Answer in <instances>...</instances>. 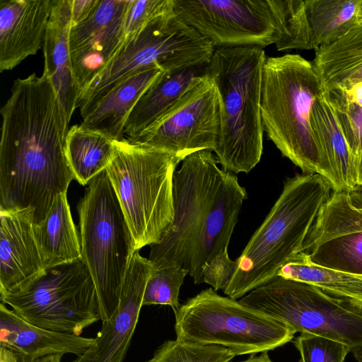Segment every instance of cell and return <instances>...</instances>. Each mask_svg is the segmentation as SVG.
<instances>
[{"mask_svg":"<svg viewBox=\"0 0 362 362\" xmlns=\"http://www.w3.org/2000/svg\"><path fill=\"white\" fill-rule=\"evenodd\" d=\"M0 112V209H30L40 225L74 179L59 96L45 74L33 73L13 82Z\"/></svg>","mask_w":362,"mask_h":362,"instance_id":"cell-1","label":"cell"},{"mask_svg":"<svg viewBox=\"0 0 362 362\" xmlns=\"http://www.w3.org/2000/svg\"><path fill=\"white\" fill-rule=\"evenodd\" d=\"M181 163L173 176V221L160 243L151 245L148 259L153 269L182 267L198 284L204 266L228 251L247 196L234 173L218 167L211 151L193 153Z\"/></svg>","mask_w":362,"mask_h":362,"instance_id":"cell-2","label":"cell"},{"mask_svg":"<svg viewBox=\"0 0 362 362\" xmlns=\"http://www.w3.org/2000/svg\"><path fill=\"white\" fill-rule=\"evenodd\" d=\"M323 90L313 62L300 55L266 57L260 100L264 132L303 173L321 175L337 191L339 185L312 119L313 105Z\"/></svg>","mask_w":362,"mask_h":362,"instance_id":"cell-3","label":"cell"},{"mask_svg":"<svg viewBox=\"0 0 362 362\" xmlns=\"http://www.w3.org/2000/svg\"><path fill=\"white\" fill-rule=\"evenodd\" d=\"M332 190L330 183L316 173L287 178L279 199L236 259L238 269L223 293L234 300L241 298L276 276L301 252Z\"/></svg>","mask_w":362,"mask_h":362,"instance_id":"cell-4","label":"cell"},{"mask_svg":"<svg viewBox=\"0 0 362 362\" xmlns=\"http://www.w3.org/2000/svg\"><path fill=\"white\" fill-rule=\"evenodd\" d=\"M265 59L259 47H219L206 65L221 110V134L214 153L222 169L234 174L249 173L262 155L260 100Z\"/></svg>","mask_w":362,"mask_h":362,"instance_id":"cell-5","label":"cell"},{"mask_svg":"<svg viewBox=\"0 0 362 362\" xmlns=\"http://www.w3.org/2000/svg\"><path fill=\"white\" fill-rule=\"evenodd\" d=\"M105 170L134 242L135 250L160 243L174 216L173 176L182 160L163 150L115 140Z\"/></svg>","mask_w":362,"mask_h":362,"instance_id":"cell-6","label":"cell"},{"mask_svg":"<svg viewBox=\"0 0 362 362\" xmlns=\"http://www.w3.org/2000/svg\"><path fill=\"white\" fill-rule=\"evenodd\" d=\"M78 211L81 259L95 286L101 320L107 321L118 307L124 279L136 250L105 170L89 182Z\"/></svg>","mask_w":362,"mask_h":362,"instance_id":"cell-7","label":"cell"},{"mask_svg":"<svg viewBox=\"0 0 362 362\" xmlns=\"http://www.w3.org/2000/svg\"><path fill=\"white\" fill-rule=\"evenodd\" d=\"M213 44L172 11L148 23L134 37L124 40L106 66L81 95L82 117L116 85L129 76L159 69L173 74L209 63Z\"/></svg>","mask_w":362,"mask_h":362,"instance_id":"cell-8","label":"cell"},{"mask_svg":"<svg viewBox=\"0 0 362 362\" xmlns=\"http://www.w3.org/2000/svg\"><path fill=\"white\" fill-rule=\"evenodd\" d=\"M175 315L177 339L223 346L235 356L272 350L291 341L296 333L286 323L211 288L188 299Z\"/></svg>","mask_w":362,"mask_h":362,"instance_id":"cell-9","label":"cell"},{"mask_svg":"<svg viewBox=\"0 0 362 362\" xmlns=\"http://www.w3.org/2000/svg\"><path fill=\"white\" fill-rule=\"evenodd\" d=\"M0 299L25 321L54 332L79 336L101 320L95 286L82 259L46 269L23 290Z\"/></svg>","mask_w":362,"mask_h":362,"instance_id":"cell-10","label":"cell"},{"mask_svg":"<svg viewBox=\"0 0 362 362\" xmlns=\"http://www.w3.org/2000/svg\"><path fill=\"white\" fill-rule=\"evenodd\" d=\"M239 302L296 332L329 338L351 349L362 347V315L313 285L276 276Z\"/></svg>","mask_w":362,"mask_h":362,"instance_id":"cell-11","label":"cell"},{"mask_svg":"<svg viewBox=\"0 0 362 362\" xmlns=\"http://www.w3.org/2000/svg\"><path fill=\"white\" fill-rule=\"evenodd\" d=\"M221 134L220 97L206 74L133 143L170 153L182 160L203 150L215 151Z\"/></svg>","mask_w":362,"mask_h":362,"instance_id":"cell-12","label":"cell"},{"mask_svg":"<svg viewBox=\"0 0 362 362\" xmlns=\"http://www.w3.org/2000/svg\"><path fill=\"white\" fill-rule=\"evenodd\" d=\"M174 11L215 48L264 49L279 40L269 0H174Z\"/></svg>","mask_w":362,"mask_h":362,"instance_id":"cell-13","label":"cell"},{"mask_svg":"<svg viewBox=\"0 0 362 362\" xmlns=\"http://www.w3.org/2000/svg\"><path fill=\"white\" fill-rule=\"evenodd\" d=\"M315 264L362 276V190L333 191L300 253Z\"/></svg>","mask_w":362,"mask_h":362,"instance_id":"cell-14","label":"cell"},{"mask_svg":"<svg viewBox=\"0 0 362 362\" xmlns=\"http://www.w3.org/2000/svg\"><path fill=\"white\" fill-rule=\"evenodd\" d=\"M130 2L100 0L88 19L71 25L69 53L80 97L122 45L124 18Z\"/></svg>","mask_w":362,"mask_h":362,"instance_id":"cell-15","label":"cell"},{"mask_svg":"<svg viewBox=\"0 0 362 362\" xmlns=\"http://www.w3.org/2000/svg\"><path fill=\"white\" fill-rule=\"evenodd\" d=\"M148 259L136 251L122 284L119 303L91 346L73 362H123L143 306L147 281L153 271Z\"/></svg>","mask_w":362,"mask_h":362,"instance_id":"cell-16","label":"cell"},{"mask_svg":"<svg viewBox=\"0 0 362 362\" xmlns=\"http://www.w3.org/2000/svg\"><path fill=\"white\" fill-rule=\"evenodd\" d=\"M0 295L23 290L45 272L30 209H0Z\"/></svg>","mask_w":362,"mask_h":362,"instance_id":"cell-17","label":"cell"},{"mask_svg":"<svg viewBox=\"0 0 362 362\" xmlns=\"http://www.w3.org/2000/svg\"><path fill=\"white\" fill-rule=\"evenodd\" d=\"M54 0L0 1V71L15 68L42 47Z\"/></svg>","mask_w":362,"mask_h":362,"instance_id":"cell-18","label":"cell"},{"mask_svg":"<svg viewBox=\"0 0 362 362\" xmlns=\"http://www.w3.org/2000/svg\"><path fill=\"white\" fill-rule=\"evenodd\" d=\"M94 338L54 332L34 325L0 304V346L16 356L18 362H34L54 354H83Z\"/></svg>","mask_w":362,"mask_h":362,"instance_id":"cell-19","label":"cell"},{"mask_svg":"<svg viewBox=\"0 0 362 362\" xmlns=\"http://www.w3.org/2000/svg\"><path fill=\"white\" fill-rule=\"evenodd\" d=\"M71 27V0H54L42 45V74L48 77L59 96L68 126L80 97L69 53Z\"/></svg>","mask_w":362,"mask_h":362,"instance_id":"cell-20","label":"cell"},{"mask_svg":"<svg viewBox=\"0 0 362 362\" xmlns=\"http://www.w3.org/2000/svg\"><path fill=\"white\" fill-rule=\"evenodd\" d=\"M163 73L152 69L132 74L113 87L86 115L81 126L114 140L123 139L127 119L146 90Z\"/></svg>","mask_w":362,"mask_h":362,"instance_id":"cell-21","label":"cell"},{"mask_svg":"<svg viewBox=\"0 0 362 362\" xmlns=\"http://www.w3.org/2000/svg\"><path fill=\"white\" fill-rule=\"evenodd\" d=\"M206 65L162 73L136 103L125 124L124 135L133 139L158 120L206 74Z\"/></svg>","mask_w":362,"mask_h":362,"instance_id":"cell-22","label":"cell"},{"mask_svg":"<svg viewBox=\"0 0 362 362\" xmlns=\"http://www.w3.org/2000/svg\"><path fill=\"white\" fill-rule=\"evenodd\" d=\"M313 64L328 92L361 82L362 23L337 41L316 49Z\"/></svg>","mask_w":362,"mask_h":362,"instance_id":"cell-23","label":"cell"},{"mask_svg":"<svg viewBox=\"0 0 362 362\" xmlns=\"http://www.w3.org/2000/svg\"><path fill=\"white\" fill-rule=\"evenodd\" d=\"M315 133L329 160L339 189L352 190L357 186V160L351 153L324 90L312 108Z\"/></svg>","mask_w":362,"mask_h":362,"instance_id":"cell-24","label":"cell"},{"mask_svg":"<svg viewBox=\"0 0 362 362\" xmlns=\"http://www.w3.org/2000/svg\"><path fill=\"white\" fill-rule=\"evenodd\" d=\"M34 232L45 269L81 259V242L67 192L56 198L45 221L34 225Z\"/></svg>","mask_w":362,"mask_h":362,"instance_id":"cell-25","label":"cell"},{"mask_svg":"<svg viewBox=\"0 0 362 362\" xmlns=\"http://www.w3.org/2000/svg\"><path fill=\"white\" fill-rule=\"evenodd\" d=\"M114 139L81 125L69 129L65 153L74 179L86 185L105 170L115 152Z\"/></svg>","mask_w":362,"mask_h":362,"instance_id":"cell-26","label":"cell"},{"mask_svg":"<svg viewBox=\"0 0 362 362\" xmlns=\"http://www.w3.org/2000/svg\"><path fill=\"white\" fill-rule=\"evenodd\" d=\"M361 0H305L314 49L328 45L362 23Z\"/></svg>","mask_w":362,"mask_h":362,"instance_id":"cell-27","label":"cell"},{"mask_svg":"<svg viewBox=\"0 0 362 362\" xmlns=\"http://www.w3.org/2000/svg\"><path fill=\"white\" fill-rule=\"evenodd\" d=\"M277 276L316 286L332 296L362 302V277L319 266L300 253Z\"/></svg>","mask_w":362,"mask_h":362,"instance_id":"cell-28","label":"cell"},{"mask_svg":"<svg viewBox=\"0 0 362 362\" xmlns=\"http://www.w3.org/2000/svg\"><path fill=\"white\" fill-rule=\"evenodd\" d=\"M275 16L279 40L278 51L313 49L310 27L303 0H269Z\"/></svg>","mask_w":362,"mask_h":362,"instance_id":"cell-29","label":"cell"},{"mask_svg":"<svg viewBox=\"0 0 362 362\" xmlns=\"http://www.w3.org/2000/svg\"><path fill=\"white\" fill-rule=\"evenodd\" d=\"M235 356L229 349L182 341L168 340L146 362H230Z\"/></svg>","mask_w":362,"mask_h":362,"instance_id":"cell-30","label":"cell"},{"mask_svg":"<svg viewBox=\"0 0 362 362\" xmlns=\"http://www.w3.org/2000/svg\"><path fill=\"white\" fill-rule=\"evenodd\" d=\"M189 272L179 266L153 269L147 281L143 305H170L175 313L180 307V289Z\"/></svg>","mask_w":362,"mask_h":362,"instance_id":"cell-31","label":"cell"},{"mask_svg":"<svg viewBox=\"0 0 362 362\" xmlns=\"http://www.w3.org/2000/svg\"><path fill=\"white\" fill-rule=\"evenodd\" d=\"M327 93L339 126L357 160L362 151V106L346 100L337 91Z\"/></svg>","mask_w":362,"mask_h":362,"instance_id":"cell-32","label":"cell"},{"mask_svg":"<svg viewBox=\"0 0 362 362\" xmlns=\"http://www.w3.org/2000/svg\"><path fill=\"white\" fill-rule=\"evenodd\" d=\"M294 344L300 353L299 362H344L351 351L342 342L309 333H300Z\"/></svg>","mask_w":362,"mask_h":362,"instance_id":"cell-33","label":"cell"},{"mask_svg":"<svg viewBox=\"0 0 362 362\" xmlns=\"http://www.w3.org/2000/svg\"><path fill=\"white\" fill-rule=\"evenodd\" d=\"M173 10L174 0H131L124 18V40L134 37L152 21Z\"/></svg>","mask_w":362,"mask_h":362,"instance_id":"cell-34","label":"cell"},{"mask_svg":"<svg viewBox=\"0 0 362 362\" xmlns=\"http://www.w3.org/2000/svg\"><path fill=\"white\" fill-rule=\"evenodd\" d=\"M237 269V261L230 259L228 251L220 252L204 266L202 283L211 285L215 291L224 290Z\"/></svg>","mask_w":362,"mask_h":362,"instance_id":"cell-35","label":"cell"},{"mask_svg":"<svg viewBox=\"0 0 362 362\" xmlns=\"http://www.w3.org/2000/svg\"><path fill=\"white\" fill-rule=\"evenodd\" d=\"M100 0H71V25H78L88 19Z\"/></svg>","mask_w":362,"mask_h":362,"instance_id":"cell-36","label":"cell"},{"mask_svg":"<svg viewBox=\"0 0 362 362\" xmlns=\"http://www.w3.org/2000/svg\"><path fill=\"white\" fill-rule=\"evenodd\" d=\"M337 91L346 100L362 106V81Z\"/></svg>","mask_w":362,"mask_h":362,"instance_id":"cell-37","label":"cell"},{"mask_svg":"<svg viewBox=\"0 0 362 362\" xmlns=\"http://www.w3.org/2000/svg\"><path fill=\"white\" fill-rule=\"evenodd\" d=\"M337 298L341 304L344 305L346 308L351 309L355 312H357L362 315V302L347 299L344 298H340L337 296H334Z\"/></svg>","mask_w":362,"mask_h":362,"instance_id":"cell-38","label":"cell"},{"mask_svg":"<svg viewBox=\"0 0 362 362\" xmlns=\"http://www.w3.org/2000/svg\"><path fill=\"white\" fill-rule=\"evenodd\" d=\"M0 362H18V361L13 352L0 346Z\"/></svg>","mask_w":362,"mask_h":362,"instance_id":"cell-39","label":"cell"},{"mask_svg":"<svg viewBox=\"0 0 362 362\" xmlns=\"http://www.w3.org/2000/svg\"><path fill=\"white\" fill-rule=\"evenodd\" d=\"M239 362H272L270 359L268 351L262 352L261 355L258 356H255L254 354H252L250 357L247 359L239 361Z\"/></svg>","mask_w":362,"mask_h":362,"instance_id":"cell-40","label":"cell"},{"mask_svg":"<svg viewBox=\"0 0 362 362\" xmlns=\"http://www.w3.org/2000/svg\"><path fill=\"white\" fill-rule=\"evenodd\" d=\"M357 186L362 190V151L357 158Z\"/></svg>","mask_w":362,"mask_h":362,"instance_id":"cell-41","label":"cell"},{"mask_svg":"<svg viewBox=\"0 0 362 362\" xmlns=\"http://www.w3.org/2000/svg\"><path fill=\"white\" fill-rule=\"evenodd\" d=\"M62 356V354L49 355L40 358L34 362H61Z\"/></svg>","mask_w":362,"mask_h":362,"instance_id":"cell-42","label":"cell"},{"mask_svg":"<svg viewBox=\"0 0 362 362\" xmlns=\"http://www.w3.org/2000/svg\"><path fill=\"white\" fill-rule=\"evenodd\" d=\"M351 351L358 362H362V347L351 349Z\"/></svg>","mask_w":362,"mask_h":362,"instance_id":"cell-43","label":"cell"},{"mask_svg":"<svg viewBox=\"0 0 362 362\" xmlns=\"http://www.w3.org/2000/svg\"><path fill=\"white\" fill-rule=\"evenodd\" d=\"M361 16H362V0H361Z\"/></svg>","mask_w":362,"mask_h":362,"instance_id":"cell-44","label":"cell"},{"mask_svg":"<svg viewBox=\"0 0 362 362\" xmlns=\"http://www.w3.org/2000/svg\"><path fill=\"white\" fill-rule=\"evenodd\" d=\"M361 276V277H362V276Z\"/></svg>","mask_w":362,"mask_h":362,"instance_id":"cell-45","label":"cell"}]
</instances>
